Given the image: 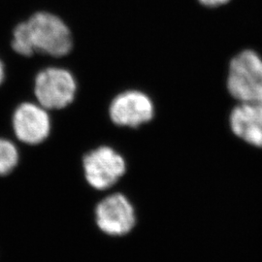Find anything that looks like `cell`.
Wrapping results in <instances>:
<instances>
[{"label": "cell", "instance_id": "cell-1", "mask_svg": "<svg viewBox=\"0 0 262 262\" xmlns=\"http://www.w3.org/2000/svg\"><path fill=\"white\" fill-rule=\"evenodd\" d=\"M11 47L19 56L40 53L61 57L71 52L73 38L70 28L60 18L48 12H37L14 28Z\"/></svg>", "mask_w": 262, "mask_h": 262}, {"label": "cell", "instance_id": "cell-2", "mask_svg": "<svg viewBox=\"0 0 262 262\" xmlns=\"http://www.w3.org/2000/svg\"><path fill=\"white\" fill-rule=\"evenodd\" d=\"M227 90L239 103H262V58L246 50L231 59Z\"/></svg>", "mask_w": 262, "mask_h": 262}, {"label": "cell", "instance_id": "cell-3", "mask_svg": "<svg viewBox=\"0 0 262 262\" xmlns=\"http://www.w3.org/2000/svg\"><path fill=\"white\" fill-rule=\"evenodd\" d=\"M78 84L73 74L60 67H48L34 79L38 103L47 110H61L75 99Z\"/></svg>", "mask_w": 262, "mask_h": 262}, {"label": "cell", "instance_id": "cell-4", "mask_svg": "<svg viewBox=\"0 0 262 262\" xmlns=\"http://www.w3.org/2000/svg\"><path fill=\"white\" fill-rule=\"evenodd\" d=\"M84 178L98 190L113 187L125 173L126 163L117 150L100 146L89 151L83 159Z\"/></svg>", "mask_w": 262, "mask_h": 262}, {"label": "cell", "instance_id": "cell-5", "mask_svg": "<svg viewBox=\"0 0 262 262\" xmlns=\"http://www.w3.org/2000/svg\"><path fill=\"white\" fill-rule=\"evenodd\" d=\"M109 115L111 121L119 126L138 127L154 118L155 105L149 95L131 90L113 99Z\"/></svg>", "mask_w": 262, "mask_h": 262}, {"label": "cell", "instance_id": "cell-6", "mask_svg": "<svg viewBox=\"0 0 262 262\" xmlns=\"http://www.w3.org/2000/svg\"><path fill=\"white\" fill-rule=\"evenodd\" d=\"M12 126L17 138L30 146L46 140L52 127L47 109L31 102H24L17 107L13 113Z\"/></svg>", "mask_w": 262, "mask_h": 262}, {"label": "cell", "instance_id": "cell-7", "mask_svg": "<svg viewBox=\"0 0 262 262\" xmlns=\"http://www.w3.org/2000/svg\"><path fill=\"white\" fill-rule=\"evenodd\" d=\"M95 216L98 227L107 234H126L135 224L134 209L121 193L104 198L96 206Z\"/></svg>", "mask_w": 262, "mask_h": 262}, {"label": "cell", "instance_id": "cell-8", "mask_svg": "<svg viewBox=\"0 0 262 262\" xmlns=\"http://www.w3.org/2000/svg\"><path fill=\"white\" fill-rule=\"evenodd\" d=\"M229 125L237 137L262 148V103H239L230 113Z\"/></svg>", "mask_w": 262, "mask_h": 262}, {"label": "cell", "instance_id": "cell-9", "mask_svg": "<svg viewBox=\"0 0 262 262\" xmlns=\"http://www.w3.org/2000/svg\"><path fill=\"white\" fill-rule=\"evenodd\" d=\"M19 150L11 141L0 138V177L7 176L19 163Z\"/></svg>", "mask_w": 262, "mask_h": 262}, {"label": "cell", "instance_id": "cell-10", "mask_svg": "<svg viewBox=\"0 0 262 262\" xmlns=\"http://www.w3.org/2000/svg\"><path fill=\"white\" fill-rule=\"evenodd\" d=\"M229 0H199L200 3L207 7H217L227 3Z\"/></svg>", "mask_w": 262, "mask_h": 262}, {"label": "cell", "instance_id": "cell-11", "mask_svg": "<svg viewBox=\"0 0 262 262\" xmlns=\"http://www.w3.org/2000/svg\"><path fill=\"white\" fill-rule=\"evenodd\" d=\"M5 78V69H4V64L0 59V85L3 83Z\"/></svg>", "mask_w": 262, "mask_h": 262}]
</instances>
